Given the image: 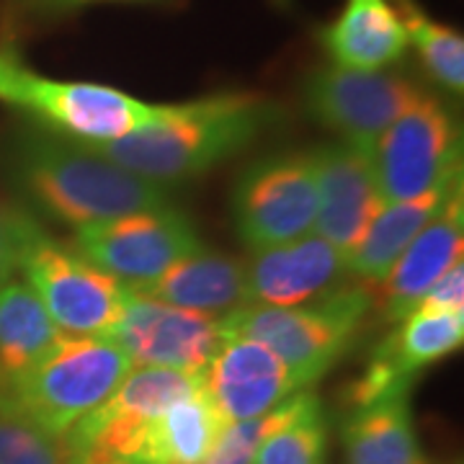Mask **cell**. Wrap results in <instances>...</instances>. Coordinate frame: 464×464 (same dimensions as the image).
Listing matches in <instances>:
<instances>
[{"label":"cell","mask_w":464,"mask_h":464,"mask_svg":"<svg viewBox=\"0 0 464 464\" xmlns=\"http://www.w3.org/2000/svg\"><path fill=\"white\" fill-rule=\"evenodd\" d=\"M70 464H134L130 459H119L111 454H103V451H93V449H83V451H72V459Z\"/></svg>","instance_id":"cell-30"},{"label":"cell","mask_w":464,"mask_h":464,"mask_svg":"<svg viewBox=\"0 0 464 464\" xmlns=\"http://www.w3.org/2000/svg\"><path fill=\"white\" fill-rule=\"evenodd\" d=\"M413 313H464V266H451L420 297Z\"/></svg>","instance_id":"cell-28"},{"label":"cell","mask_w":464,"mask_h":464,"mask_svg":"<svg viewBox=\"0 0 464 464\" xmlns=\"http://www.w3.org/2000/svg\"><path fill=\"white\" fill-rule=\"evenodd\" d=\"M398 16L408 34V44H413L431 81L449 91L451 96H462L464 91V39L462 34L433 21L426 11L418 8L415 0H398Z\"/></svg>","instance_id":"cell-24"},{"label":"cell","mask_w":464,"mask_h":464,"mask_svg":"<svg viewBox=\"0 0 464 464\" xmlns=\"http://www.w3.org/2000/svg\"><path fill=\"white\" fill-rule=\"evenodd\" d=\"M132 292L181 310L215 317L219 313L230 315L248 304L246 264L201 246L197 253L170 266L166 274Z\"/></svg>","instance_id":"cell-18"},{"label":"cell","mask_w":464,"mask_h":464,"mask_svg":"<svg viewBox=\"0 0 464 464\" xmlns=\"http://www.w3.org/2000/svg\"><path fill=\"white\" fill-rule=\"evenodd\" d=\"M39 3H50V5H81V3H91V0H39Z\"/></svg>","instance_id":"cell-31"},{"label":"cell","mask_w":464,"mask_h":464,"mask_svg":"<svg viewBox=\"0 0 464 464\" xmlns=\"http://www.w3.org/2000/svg\"><path fill=\"white\" fill-rule=\"evenodd\" d=\"M462 341L464 313H411L374 348L364 374L351 384V408L413 390L415 374L454 353Z\"/></svg>","instance_id":"cell-13"},{"label":"cell","mask_w":464,"mask_h":464,"mask_svg":"<svg viewBox=\"0 0 464 464\" xmlns=\"http://www.w3.org/2000/svg\"><path fill=\"white\" fill-rule=\"evenodd\" d=\"M346 464H431L415 433L411 390L353 408L343 423Z\"/></svg>","instance_id":"cell-21"},{"label":"cell","mask_w":464,"mask_h":464,"mask_svg":"<svg viewBox=\"0 0 464 464\" xmlns=\"http://www.w3.org/2000/svg\"><path fill=\"white\" fill-rule=\"evenodd\" d=\"M8 166L34 209L72 230L170 204L163 186L47 130L21 134Z\"/></svg>","instance_id":"cell-2"},{"label":"cell","mask_w":464,"mask_h":464,"mask_svg":"<svg viewBox=\"0 0 464 464\" xmlns=\"http://www.w3.org/2000/svg\"><path fill=\"white\" fill-rule=\"evenodd\" d=\"M374 173L384 204L413 199L462 170V134L449 106L426 91L382 134Z\"/></svg>","instance_id":"cell-8"},{"label":"cell","mask_w":464,"mask_h":464,"mask_svg":"<svg viewBox=\"0 0 464 464\" xmlns=\"http://www.w3.org/2000/svg\"><path fill=\"white\" fill-rule=\"evenodd\" d=\"M313 158L317 176V217L313 232L348 256L384 207L374 163L362 150L343 142L313 150Z\"/></svg>","instance_id":"cell-14"},{"label":"cell","mask_w":464,"mask_h":464,"mask_svg":"<svg viewBox=\"0 0 464 464\" xmlns=\"http://www.w3.org/2000/svg\"><path fill=\"white\" fill-rule=\"evenodd\" d=\"M227 426V418L201 384L197 392L176 400L150 420L134 464H201Z\"/></svg>","instance_id":"cell-22"},{"label":"cell","mask_w":464,"mask_h":464,"mask_svg":"<svg viewBox=\"0 0 464 464\" xmlns=\"http://www.w3.org/2000/svg\"><path fill=\"white\" fill-rule=\"evenodd\" d=\"M328 420L320 400L302 392L295 413L261 441L253 464H325Z\"/></svg>","instance_id":"cell-25"},{"label":"cell","mask_w":464,"mask_h":464,"mask_svg":"<svg viewBox=\"0 0 464 464\" xmlns=\"http://www.w3.org/2000/svg\"><path fill=\"white\" fill-rule=\"evenodd\" d=\"M132 366L204 374L225 341L222 317L181 310L130 289L124 315L111 333Z\"/></svg>","instance_id":"cell-12"},{"label":"cell","mask_w":464,"mask_h":464,"mask_svg":"<svg viewBox=\"0 0 464 464\" xmlns=\"http://www.w3.org/2000/svg\"><path fill=\"white\" fill-rule=\"evenodd\" d=\"M299 398H302V392H295L292 398H286L279 408H274L268 413L258 415V418H248V420L230 423L222 431V436H219V441L212 449V454L201 464H253L261 441L282 420H286L289 415L295 413V408L299 405Z\"/></svg>","instance_id":"cell-27"},{"label":"cell","mask_w":464,"mask_h":464,"mask_svg":"<svg viewBox=\"0 0 464 464\" xmlns=\"http://www.w3.org/2000/svg\"><path fill=\"white\" fill-rule=\"evenodd\" d=\"M72 248L127 289H140L201 248L197 227L176 207L114 217L75 230Z\"/></svg>","instance_id":"cell-9"},{"label":"cell","mask_w":464,"mask_h":464,"mask_svg":"<svg viewBox=\"0 0 464 464\" xmlns=\"http://www.w3.org/2000/svg\"><path fill=\"white\" fill-rule=\"evenodd\" d=\"M16 271L44 304L54 325L70 335H111L124 315L130 289L81 250L63 246L26 209L3 212Z\"/></svg>","instance_id":"cell-3"},{"label":"cell","mask_w":464,"mask_h":464,"mask_svg":"<svg viewBox=\"0 0 464 464\" xmlns=\"http://www.w3.org/2000/svg\"><path fill=\"white\" fill-rule=\"evenodd\" d=\"M130 372L132 362L111 335L63 333L39 362L3 382L0 395L44 431L65 439L114 395Z\"/></svg>","instance_id":"cell-4"},{"label":"cell","mask_w":464,"mask_h":464,"mask_svg":"<svg viewBox=\"0 0 464 464\" xmlns=\"http://www.w3.org/2000/svg\"><path fill=\"white\" fill-rule=\"evenodd\" d=\"M201 384V374L158 366H132L114 395L70 429L65 436L67 447L70 451L93 449L134 462L150 420L170 408L176 400L197 392Z\"/></svg>","instance_id":"cell-11"},{"label":"cell","mask_w":464,"mask_h":464,"mask_svg":"<svg viewBox=\"0 0 464 464\" xmlns=\"http://www.w3.org/2000/svg\"><path fill=\"white\" fill-rule=\"evenodd\" d=\"M464 253V201L457 194L431 222L418 232L402 250L390 274L380 282V310L387 323L411 315L420 297L447 274L462 264Z\"/></svg>","instance_id":"cell-17"},{"label":"cell","mask_w":464,"mask_h":464,"mask_svg":"<svg viewBox=\"0 0 464 464\" xmlns=\"http://www.w3.org/2000/svg\"><path fill=\"white\" fill-rule=\"evenodd\" d=\"M320 39L333 65L351 70H387L408 50V34L390 0H346Z\"/></svg>","instance_id":"cell-20"},{"label":"cell","mask_w":464,"mask_h":464,"mask_svg":"<svg viewBox=\"0 0 464 464\" xmlns=\"http://www.w3.org/2000/svg\"><path fill=\"white\" fill-rule=\"evenodd\" d=\"M369 310L372 295L366 289L335 286L292 307L246 304L222 317V331L271 348L289 366L299 390H307L346 356Z\"/></svg>","instance_id":"cell-5"},{"label":"cell","mask_w":464,"mask_h":464,"mask_svg":"<svg viewBox=\"0 0 464 464\" xmlns=\"http://www.w3.org/2000/svg\"><path fill=\"white\" fill-rule=\"evenodd\" d=\"M423 91L405 75L387 70L328 65L304 85V109L338 142L374 155L380 137Z\"/></svg>","instance_id":"cell-10"},{"label":"cell","mask_w":464,"mask_h":464,"mask_svg":"<svg viewBox=\"0 0 464 464\" xmlns=\"http://www.w3.org/2000/svg\"><path fill=\"white\" fill-rule=\"evenodd\" d=\"M457 194H462V170L413 199L384 204L380 215L372 219L359 246L346 256V271L356 274L359 279L380 284L402 256V250L418 237V232Z\"/></svg>","instance_id":"cell-19"},{"label":"cell","mask_w":464,"mask_h":464,"mask_svg":"<svg viewBox=\"0 0 464 464\" xmlns=\"http://www.w3.org/2000/svg\"><path fill=\"white\" fill-rule=\"evenodd\" d=\"M63 331L24 279L0 284V384L39 362Z\"/></svg>","instance_id":"cell-23"},{"label":"cell","mask_w":464,"mask_h":464,"mask_svg":"<svg viewBox=\"0 0 464 464\" xmlns=\"http://www.w3.org/2000/svg\"><path fill=\"white\" fill-rule=\"evenodd\" d=\"M201 380L227 423L258 418L302 392L289 366L271 348L237 335H225Z\"/></svg>","instance_id":"cell-15"},{"label":"cell","mask_w":464,"mask_h":464,"mask_svg":"<svg viewBox=\"0 0 464 464\" xmlns=\"http://www.w3.org/2000/svg\"><path fill=\"white\" fill-rule=\"evenodd\" d=\"M16 261H14V246H11V235L5 227V217L0 212V284L14 279Z\"/></svg>","instance_id":"cell-29"},{"label":"cell","mask_w":464,"mask_h":464,"mask_svg":"<svg viewBox=\"0 0 464 464\" xmlns=\"http://www.w3.org/2000/svg\"><path fill=\"white\" fill-rule=\"evenodd\" d=\"M232 222L250 250L310 235L317 217L313 152H279L248 166L232 188Z\"/></svg>","instance_id":"cell-7"},{"label":"cell","mask_w":464,"mask_h":464,"mask_svg":"<svg viewBox=\"0 0 464 464\" xmlns=\"http://www.w3.org/2000/svg\"><path fill=\"white\" fill-rule=\"evenodd\" d=\"M63 436L44 431L0 395V464H70Z\"/></svg>","instance_id":"cell-26"},{"label":"cell","mask_w":464,"mask_h":464,"mask_svg":"<svg viewBox=\"0 0 464 464\" xmlns=\"http://www.w3.org/2000/svg\"><path fill=\"white\" fill-rule=\"evenodd\" d=\"M346 274V256L315 232L253 250L246 264L248 304L292 307L323 297Z\"/></svg>","instance_id":"cell-16"},{"label":"cell","mask_w":464,"mask_h":464,"mask_svg":"<svg viewBox=\"0 0 464 464\" xmlns=\"http://www.w3.org/2000/svg\"><path fill=\"white\" fill-rule=\"evenodd\" d=\"M271 121L274 106L264 96L217 93L186 103H160V114L148 127L85 148L166 188L235 158Z\"/></svg>","instance_id":"cell-1"},{"label":"cell","mask_w":464,"mask_h":464,"mask_svg":"<svg viewBox=\"0 0 464 464\" xmlns=\"http://www.w3.org/2000/svg\"><path fill=\"white\" fill-rule=\"evenodd\" d=\"M0 101L32 116L47 132L81 145L127 137L160 114V103H148L111 85L42 75L11 44L0 47Z\"/></svg>","instance_id":"cell-6"}]
</instances>
